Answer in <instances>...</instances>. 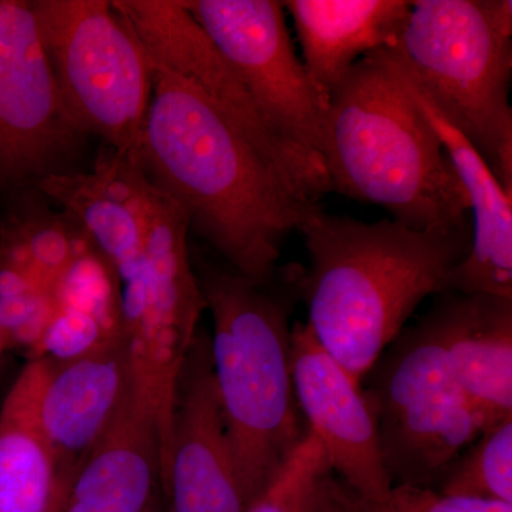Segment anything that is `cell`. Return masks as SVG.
I'll return each mask as SVG.
<instances>
[{"label":"cell","mask_w":512,"mask_h":512,"mask_svg":"<svg viewBox=\"0 0 512 512\" xmlns=\"http://www.w3.org/2000/svg\"><path fill=\"white\" fill-rule=\"evenodd\" d=\"M326 466L329 464L319 440L306 431L301 444L279 471L274 483L248 512H295L308 485Z\"/></svg>","instance_id":"obj_25"},{"label":"cell","mask_w":512,"mask_h":512,"mask_svg":"<svg viewBox=\"0 0 512 512\" xmlns=\"http://www.w3.org/2000/svg\"><path fill=\"white\" fill-rule=\"evenodd\" d=\"M25 248L33 268L52 292L59 276L77 255L93 247L82 228L64 212L33 202L5 220Z\"/></svg>","instance_id":"obj_22"},{"label":"cell","mask_w":512,"mask_h":512,"mask_svg":"<svg viewBox=\"0 0 512 512\" xmlns=\"http://www.w3.org/2000/svg\"><path fill=\"white\" fill-rule=\"evenodd\" d=\"M158 493L160 437L130 386L113 423L67 481L63 512H146Z\"/></svg>","instance_id":"obj_18"},{"label":"cell","mask_w":512,"mask_h":512,"mask_svg":"<svg viewBox=\"0 0 512 512\" xmlns=\"http://www.w3.org/2000/svg\"><path fill=\"white\" fill-rule=\"evenodd\" d=\"M390 59L410 97L439 138L470 202L471 247L451 271L444 292L512 299V194L504 190L483 157L414 83L392 50Z\"/></svg>","instance_id":"obj_15"},{"label":"cell","mask_w":512,"mask_h":512,"mask_svg":"<svg viewBox=\"0 0 512 512\" xmlns=\"http://www.w3.org/2000/svg\"><path fill=\"white\" fill-rule=\"evenodd\" d=\"M370 370L367 402L390 483L437 488L488 429L458 386L431 315L403 329Z\"/></svg>","instance_id":"obj_7"},{"label":"cell","mask_w":512,"mask_h":512,"mask_svg":"<svg viewBox=\"0 0 512 512\" xmlns=\"http://www.w3.org/2000/svg\"><path fill=\"white\" fill-rule=\"evenodd\" d=\"M167 512H248L215 384L211 335L200 328L185 359L161 484Z\"/></svg>","instance_id":"obj_12"},{"label":"cell","mask_w":512,"mask_h":512,"mask_svg":"<svg viewBox=\"0 0 512 512\" xmlns=\"http://www.w3.org/2000/svg\"><path fill=\"white\" fill-rule=\"evenodd\" d=\"M217 46L276 133L322 160L325 106L275 0H181Z\"/></svg>","instance_id":"obj_10"},{"label":"cell","mask_w":512,"mask_h":512,"mask_svg":"<svg viewBox=\"0 0 512 512\" xmlns=\"http://www.w3.org/2000/svg\"><path fill=\"white\" fill-rule=\"evenodd\" d=\"M123 335L124 332H114L90 313L55 305L49 323L30 353L32 359L67 362Z\"/></svg>","instance_id":"obj_24"},{"label":"cell","mask_w":512,"mask_h":512,"mask_svg":"<svg viewBox=\"0 0 512 512\" xmlns=\"http://www.w3.org/2000/svg\"><path fill=\"white\" fill-rule=\"evenodd\" d=\"M153 97L138 161L183 208L190 231L231 269L268 284L284 239L309 207L205 94L151 63ZM319 204V202H318Z\"/></svg>","instance_id":"obj_1"},{"label":"cell","mask_w":512,"mask_h":512,"mask_svg":"<svg viewBox=\"0 0 512 512\" xmlns=\"http://www.w3.org/2000/svg\"><path fill=\"white\" fill-rule=\"evenodd\" d=\"M35 185L82 228L121 285L140 274L153 185L138 161L104 147L89 173L57 170Z\"/></svg>","instance_id":"obj_14"},{"label":"cell","mask_w":512,"mask_h":512,"mask_svg":"<svg viewBox=\"0 0 512 512\" xmlns=\"http://www.w3.org/2000/svg\"><path fill=\"white\" fill-rule=\"evenodd\" d=\"M291 367L299 412L319 440L332 473L359 500L386 503L393 485L362 383L319 345L306 323L292 326Z\"/></svg>","instance_id":"obj_13"},{"label":"cell","mask_w":512,"mask_h":512,"mask_svg":"<svg viewBox=\"0 0 512 512\" xmlns=\"http://www.w3.org/2000/svg\"><path fill=\"white\" fill-rule=\"evenodd\" d=\"M55 311L52 292L35 291L0 298V343L33 349Z\"/></svg>","instance_id":"obj_27"},{"label":"cell","mask_w":512,"mask_h":512,"mask_svg":"<svg viewBox=\"0 0 512 512\" xmlns=\"http://www.w3.org/2000/svg\"><path fill=\"white\" fill-rule=\"evenodd\" d=\"M2 349H3V346H2V343H0V350H2Z\"/></svg>","instance_id":"obj_31"},{"label":"cell","mask_w":512,"mask_h":512,"mask_svg":"<svg viewBox=\"0 0 512 512\" xmlns=\"http://www.w3.org/2000/svg\"><path fill=\"white\" fill-rule=\"evenodd\" d=\"M511 36V0H417L390 49L510 194Z\"/></svg>","instance_id":"obj_5"},{"label":"cell","mask_w":512,"mask_h":512,"mask_svg":"<svg viewBox=\"0 0 512 512\" xmlns=\"http://www.w3.org/2000/svg\"><path fill=\"white\" fill-rule=\"evenodd\" d=\"M69 478H63L62 484H60L59 491H57L55 501H53L52 507L49 512H63V498L66 493V485Z\"/></svg>","instance_id":"obj_29"},{"label":"cell","mask_w":512,"mask_h":512,"mask_svg":"<svg viewBox=\"0 0 512 512\" xmlns=\"http://www.w3.org/2000/svg\"><path fill=\"white\" fill-rule=\"evenodd\" d=\"M212 315L215 384L235 463L255 503L301 444L291 367V301L234 269L198 276Z\"/></svg>","instance_id":"obj_4"},{"label":"cell","mask_w":512,"mask_h":512,"mask_svg":"<svg viewBox=\"0 0 512 512\" xmlns=\"http://www.w3.org/2000/svg\"><path fill=\"white\" fill-rule=\"evenodd\" d=\"M32 8L70 126L138 161L153 97L140 40L109 0H35Z\"/></svg>","instance_id":"obj_6"},{"label":"cell","mask_w":512,"mask_h":512,"mask_svg":"<svg viewBox=\"0 0 512 512\" xmlns=\"http://www.w3.org/2000/svg\"><path fill=\"white\" fill-rule=\"evenodd\" d=\"M121 281L109 262L90 247L73 259L52 288L56 306L90 313L114 332H124Z\"/></svg>","instance_id":"obj_23"},{"label":"cell","mask_w":512,"mask_h":512,"mask_svg":"<svg viewBox=\"0 0 512 512\" xmlns=\"http://www.w3.org/2000/svg\"><path fill=\"white\" fill-rule=\"evenodd\" d=\"M295 512H352V493L326 466L308 485Z\"/></svg>","instance_id":"obj_28"},{"label":"cell","mask_w":512,"mask_h":512,"mask_svg":"<svg viewBox=\"0 0 512 512\" xmlns=\"http://www.w3.org/2000/svg\"><path fill=\"white\" fill-rule=\"evenodd\" d=\"M188 232L183 208L153 185L143 266L123 285L131 390L157 427L161 483L170 463L178 380L207 311L188 254Z\"/></svg>","instance_id":"obj_8"},{"label":"cell","mask_w":512,"mask_h":512,"mask_svg":"<svg viewBox=\"0 0 512 512\" xmlns=\"http://www.w3.org/2000/svg\"><path fill=\"white\" fill-rule=\"evenodd\" d=\"M76 136L32 2L0 0V181L36 183L53 173Z\"/></svg>","instance_id":"obj_11"},{"label":"cell","mask_w":512,"mask_h":512,"mask_svg":"<svg viewBox=\"0 0 512 512\" xmlns=\"http://www.w3.org/2000/svg\"><path fill=\"white\" fill-rule=\"evenodd\" d=\"M322 161L330 191L379 205L417 231L470 227V202L389 50L360 59L330 94Z\"/></svg>","instance_id":"obj_3"},{"label":"cell","mask_w":512,"mask_h":512,"mask_svg":"<svg viewBox=\"0 0 512 512\" xmlns=\"http://www.w3.org/2000/svg\"><path fill=\"white\" fill-rule=\"evenodd\" d=\"M439 295L430 315L458 386L488 427L512 417V299Z\"/></svg>","instance_id":"obj_17"},{"label":"cell","mask_w":512,"mask_h":512,"mask_svg":"<svg viewBox=\"0 0 512 512\" xmlns=\"http://www.w3.org/2000/svg\"><path fill=\"white\" fill-rule=\"evenodd\" d=\"M146 512H167L163 493H158L156 497H154V500L148 505Z\"/></svg>","instance_id":"obj_30"},{"label":"cell","mask_w":512,"mask_h":512,"mask_svg":"<svg viewBox=\"0 0 512 512\" xmlns=\"http://www.w3.org/2000/svg\"><path fill=\"white\" fill-rule=\"evenodd\" d=\"M130 386L126 335L67 362L49 360L37 417L60 477L70 478L109 429Z\"/></svg>","instance_id":"obj_16"},{"label":"cell","mask_w":512,"mask_h":512,"mask_svg":"<svg viewBox=\"0 0 512 512\" xmlns=\"http://www.w3.org/2000/svg\"><path fill=\"white\" fill-rule=\"evenodd\" d=\"M352 512H512V504L440 493L436 488L394 485L383 504H369L352 493Z\"/></svg>","instance_id":"obj_26"},{"label":"cell","mask_w":512,"mask_h":512,"mask_svg":"<svg viewBox=\"0 0 512 512\" xmlns=\"http://www.w3.org/2000/svg\"><path fill=\"white\" fill-rule=\"evenodd\" d=\"M436 490L512 504V417L488 427L454 460Z\"/></svg>","instance_id":"obj_21"},{"label":"cell","mask_w":512,"mask_h":512,"mask_svg":"<svg viewBox=\"0 0 512 512\" xmlns=\"http://www.w3.org/2000/svg\"><path fill=\"white\" fill-rule=\"evenodd\" d=\"M302 63L323 106L363 57L392 49L409 18L403 0H289Z\"/></svg>","instance_id":"obj_19"},{"label":"cell","mask_w":512,"mask_h":512,"mask_svg":"<svg viewBox=\"0 0 512 512\" xmlns=\"http://www.w3.org/2000/svg\"><path fill=\"white\" fill-rule=\"evenodd\" d=\"M296 231L308 251L293 284L308 305L312 330L356 382L369 375L420 303L443 293L471 247V225L451 232L417 231L393 220L365 222L303 211Z\"/></svg>","instance_id":"obj_2"},{"label":"cell","mask_w":512,"mask_h":512,"mask_svg":"<svg viewBox=\"0 0 512 512\" xmlns=\"http://www.w3.org/2000/svg\"><path fill=\"white\" fill-rule=\"evenodd\" d=\"M47 359H32L0 409V512H49L63 477L37 417Z\"/></svg>","instance_id":"obj_20"},{"label":"cell","mask_w":512,"mask_h":512,"mask_svg":"<svg viewBox=\"0 0 512 512\" xmlns=\"http://www.w3.org/2000/svg\"><path fill=\"white\" fill-rule=\"evenodd\" d=\"M113 5L140 40L148 60L217 104L303 201L318 204L328 194L330 184L323 161L276 133L181 0H113Z\"/></svg>","instance_id":"obj_9"}]
</instances>
